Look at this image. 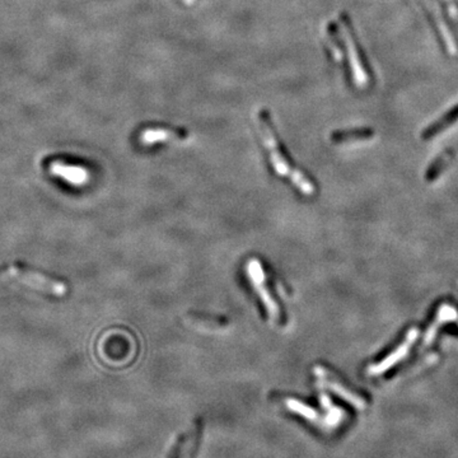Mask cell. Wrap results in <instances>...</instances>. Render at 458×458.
<instances>
[{
	"label": "cell",
	"instance_id": "obj_1",
	"mask_svg": "<svg viewBox=\"0 0 458 458\" xmlns=\"http://www.w3.org/2000/svg\"><path fill=\"white\" fill-rule=\"evenodd\" d=\"M259 118L261 137H262L265 147L269 149L272 164H273L274 169L277 171V174L279 176H283V177L285 176L289 177L291 182L297 186L304 195H312L315 192V186L311 184V181L307 177H304L301 171L291 167L289 162L286 161V158L283 155L280 145H279L278 138L274 130L273 123H272L269 111L262 108L259 112V118Z\"/></svg>",
	"mask_w": 458,
	"mask_h": 458
},
{
	"label": "cell",
	"instance_id": "obj_7",
	"mask_svg": "<svg viewBox=\"0 0 458 458\" xmlns=\"http://www.w3.org/2000/svg\"><path fill=\"white\" fill-rule=\"evenodd\" d=\"M50 172L56 177L67 181L70 185H86L89 180V174L86 168L81 167V166H69L62 162L51 163Z\"/></svg>",
	"mask_w": 458,
	"mask_h": 458
},
{
	"label": "cell",
	"instance_id": "obj_8",
	"mask_svg": "<svg viewBox=\"0 0 458 458\" xmlns=\"http://www.w3.org/2000/svg\"><path fill=\"white\" fill-rule=\"evenodd\" d=\"M184 138H186V131L176 130L169 128H150L143 131L140 142L149 145V144L166 142L171 139H184Z\"/></svg>",
	"mask_w": 458,
	"mask_h": 458
},
{
	"label": "cell",
	"instance_id": "obj_6",
	"mask_svg": "<svg viewBox=\"0 0 458 458\" xmlns=\"http://www.w3.org/2000/svg\"><path fill=\"white\" fill-rule=\"evenodd\" d=\"M418 335H419V331L416 328H411L409 334L406 335V339H405L403 344L397 349H395L386 359L381 360L377 364H373V366L369 367L368 373L372 376H377V374H381V373H384L387 369H390L398 362H401L409 353L411 345L418 339Z\"/></svg>",
	"mask_w": 458,
	"mask_h": 458
},
{
	"label": "cell",
	"instance_id": "obj_2",
	"mask_svg": "<svg viewBox=\"0 0 458 458\" xmlns=\"http://www.w3.org/2000/svg\"><path fill=\"white\" fill-rule=\"evenodd\" d=\"M4 281H17L36 291L51 293L56 297H62L67 294V285L54 279L45 277L44 274L36 273L22 267H9L0 270V283Z\"/></svg>",
	"mask_w": 458,
	"mask_h": 458
},
{
	"label": "cell",
	"instance_id": "obj_14",
	"mask_svg": "<svg viewBox=\"0 0 458 458\" xmlns=\"http://www.w3.org/2000/svg\"><path fill=\"white\" fill-rule=\"evenodd\" d=\"M447 160H449V155H443V157L440 158V163L437 162V164H434L433 167L430 168L429 174H433V176L438 174V172L442 169V167H445V166H446Z\"/></svg>",
	"mask_w": 458,
	"mask_h": 458
},
{
	"label": "cell",
	"instance_id": "obj_10",
	"mask_svg": "<svg viewBox=\"0 0 458 458\" xmlns=\"http://www.w3.org/2000/svg\"><path fill=\"white\" fill-rule=\"evenodd\" d=\"M190 432L181 434L176 440L171 451L167 454V458H184V454H187V458H192L191 456V440H190Z\"/></svg>",
	"mask_w": 458,
	"mask_h": 458
},
{
	"label": "cell",
	"instance_id": "obj_5",
	"mask_svg": "<svg viewBox=\"0 0 458 458\" xmlns=\"http://www.w3.org/2000/svg\"><path fill=\"white\" fill-rule=\"evenodd\" d=\"M313 372L320 379V382L325 384L330 390L334 391L336 395H339L341 398L347 400V403L357 406L358 409H364V406L367 405L366 400L359 396L358 393H355L354 391L347 389V386L342 384L340 379L335 376L334 373H331V372L322 366L315 367Z\"/></svg>",
	"mask_w": 458,
	"mask_h": 458
},
{
	"label": "cell",
	"instance_id": "obj_12",
	"mask_svg": "<svg viewBox=\"0 0 458 458\" xmlns=\"http://www.w3.org/2000/svg\"><path fill=\"white\" fill-rule=\"evenodd\" d=\"M373 137V131L369 129H358V130L337 131L333 134L335 143L352 142V140H366Z\"/></svg>",
	"mask_w": 458,
	"mask_h": 458
},
{
	"label": "cell",
	"instance_id": "obj_11",
	"mask_svg": "<svg viewBox=\"0 0 458 458\" xmlns=\"http://www.w3.org/2000/svg\"><path fill=\"white\" fill-rule=\"evenodd\" d=\"M285 403H286V408L296 413V414L301 415L303 416L306 419H308L311 421H318L320 419V415L317 413L316 410L312 409L311 406H307L306 403L299 401V400H294V398H286L285 400Z\"/></svg>",
	"mask_w": 458,
	"mask_h": 458
},
{
	"label": "cell",
	"instance_id": "obj_13",
	"mask_svg": "<svg viewBox=\"0 0 458 458\" xmlns=\"http://www.w3.org/2000/svg\"><path fill=\"white\" fill-rule=\"evenodd\" d=\"M458 118V106L457 107H454L453 108L452 111L449 112L447 116H445L443 118H440V123L438 124L434 125V126H432L429 130H427V133H425V137L427 138H432L433 135H435V134H438V131L443 130V129H446L447 126L448 125L453 124L456 120Z\"/></svg>",
	"mask_w": 458,
	"mask_h": 458
},
{
	"label": "cell",
	"instance_id": "obj_4",
	"mask_svg": "<svg viewBox=\"0 0 458 458\" xmlns=\"http://www.w3.org/2000/svg\"><path fill=\"white\" fill-rule=\"evenodd\" d=\"M247 273L248 278L251 280L255 291H257L259 297L265 306L272 321L278 322L279 317H280L278 304L274 301L270 291L267 289V279H265V273L262 270L260 261L256 260V259H251L248 261Z\"/></svg>",
	"mask_w": 458,
	"mask_h": 458
},
{
	"label": "cell",
	"instance_id": "obj_9",
	"mask_svg": "<svg viewBox=\"0 0 458 458\" xmlns=\"http://www.w3.org/2000/svg\"><path fill=\"white\" fill-rule=\"evenodd\" d=\"M457 318V311L454 310L451 306H443L440 310V313L437 316V320L432 325V328L429 330V333H427V336H425V340H424V344H430L432 340L434 339V335L437 333V328H440V325L445 323V322L453 321Z\"/></svg>",
	"mask_w": 458,
	"mask_h": 458
},
{
	"label": "cell",
	"instance_id": "obj_3",
	"mask_svg": "<svg viewBox=\"0 0 458 458\" xmlns=\"http://www.w3.org/2000/svg\"><path fill=\"white\" fill-rule=\"evenodd\" d=\"M340 22L355 84L359 86L360 88L367 87V84L369 82V74H368V70H367L364 62H363V57L360 55L359 46L357 44L350 19H349L347 14H341Z\"/></svg>",
	"mask_w": 458,
	"mask_h": 458
}]
</instances>
